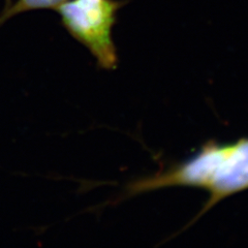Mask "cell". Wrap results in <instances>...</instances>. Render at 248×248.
<instances>
[{
  "label": "cell",
  "instance_id": "6da1fadb",
  "mask_svg": "<svg viewBox=\"0 0 248 248\" xmlns=\"http://www.w3.org/2000/svg\"><path fill=\"white\" fill-rule=\"evenodd\" d=\"M172 186H187L210 193L200 215L221 200L248 189V138L219 144L209 141L187 160L175 164L128 186L138 195Z\"/></svg>",
  "mask_w": 248,
  "mask_h": 248
},
{
  "label": "cell",
  "instance_id": "7a4b0ae2",
  "mask_svg": "<svg viewBox=\"0 0 248 248\" xmlns=\"http://www.w3.org/2000/svg\"><path fill=\"white\" fill-rule=\"evenodd\" d=\"M126 3L122 0H67L56 11L67 32L86 46L98 66L112 71L118 65L112 28L117 13Z\"/></svg>",
  "mask_w": 248,
  "mask_h": 248
},
{
  "label": "cell",
  "instance_id": "3957f363",
  "mask_svg": "<svg viewBox=\"0 0 248 248\" xmlns=\"http://www.w3.org/2000/svg\"><path fill=\"white\" fill-rule=\"evenodd\" d=\"M65 1L67 0H18L16 3L5 6L4 11L0 14V26L16 15L35 10H56Z\"/></svg>",
  "mask_w": 248,
  "mask_h": 248
},
{
  "label": "cell",
  "instance_id": "277c9868",
  "mask_svg": "<svg viewBox=\"0 0 248 248\" xmlns=\"http://www.w3.org/2000/svg\"><path fill=\"white\" fill-rule=\"evenodd\" d=\"M5 1H6L7 5H9V3H11V0H5Z\"/></svg>",
  "mask_w": 248,
  "mask_h": 248
}]
</instances>
